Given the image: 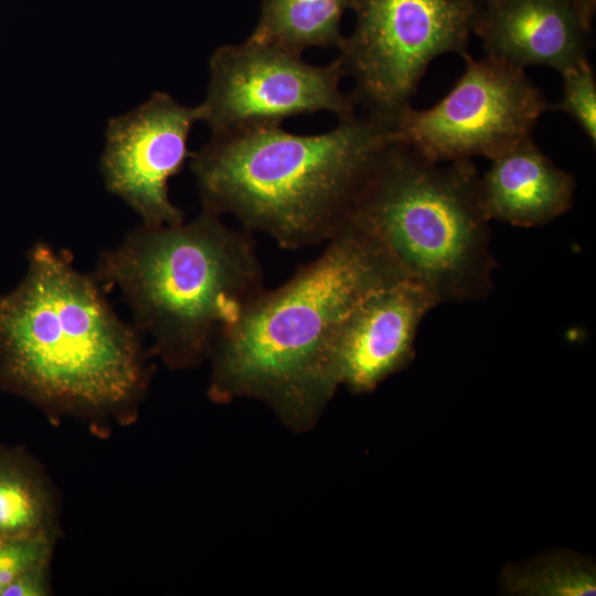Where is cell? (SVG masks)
I'll return each instance as SVG.
<instances>
[{
    "instance_id": "obj_9",
    "label": "cell",
    "mask_w": 596,
    "mask_h": 596,
    "mask_svg": "<svg viewBox=\"0 0 596 596\" xmlns=\"http://www.w3.org/2000/svg\"><path fill=\"white\" fill-rule=\"evenodd\" d=\"M199 105H181L156 92L139 107L109 119L100 171L107 190L146 225H174L184 213L169 198V180L191 158L188 139Z\"/></svg>"
},
{
    "instance_id": "obj_7",
    "label": "cell",
    "mask_w": 596,
    "mask_h": 596,
    "mask_svg": "<svg viewBox=\"0 0 596 596\" xmlns=\"http://www.w3.org/2000/svg\"><path fill=\"white\" fill-rule=\"evenodd\" d=\"M466 68L453 89L428 109L412 106L389 126L396 142L438 162L483 156L490 160L531 138L550 109L523 68L486 54H462Z\"/></svg>"
},
{
    "instance_id": "obj_2",
    "label": "cell",
    "mask_w": 596,
    "mask_h": 596,
    "mask_svg": "<svg viewBox=\"0 0 596 596\" xmlns=\"http://www.w3.org/2000/svg\"><path fill=\"white\" fill-rule=\"evenodd\" d=\"M142 333L124 322L92 274L45 243L0 295V387L56 414H127L149 380Z\"/></svg>"
},
{
    "instance_id": "obj_11",
    "label": "cell",
    "mask_w": 596,
    "mask_h": 596,
    "mask_svg": "<svg viewBox=\"0 0 596 596\" xmlns=\"http://www.w3.org/2000/svg\"><path fill=\"white\" fill-rule=\"evenodd\" d=\"M473 33L488 55L560 72L587 58L592 28L572 0H494L483 4Z\"/></svg>"
},
{
    "instance_id": "obj_3",
    "label": "cell",
    "mask_w": 596,
    "mask_h": 596,
    "mask_svg": "<svg viewBox=\"0 0 596 596\" xmlns=\"http://www.w3.org/2000/svg\"><path fill=\"white\" fill-rule=\"evenodd\" d=\"M392 142L391 127L363 113L318 135L281 126L211 135L189 160L203 210L231 215L243 228L298 249L327 243L349 222Z\"/></svg>"
},
{
    "instance_id": "obj_1",
    "label": "cell",
    "mask_w": 596,
    "mask_h": 596,
    "mask_svg": "<svg viewBox=\"0 0 596 596\" xmlns=\"http://www.w3.org/2000/svg\"><path fill=\"white\" fill-rule=\"evenodd\" d=\"M412 279L371 233L349 221L281 286L265 289L215 339L209 397L253 398L295 432L311 429L339 387L332 345L366 297Z\"/></svg>"
},
{
    "instance_id": "obj_10",
    "label": "cell",
    "mask_w": 596,
    "mask_h": 596,
    "mask_svg": "<svg viewBox=\"0 0 596 596\" xmlns=\"http://www.w3.org/2000/svg\"><path fill=\"white\" fill-rule=\"evenodd\" d=\"M437 305L413 279L366 297L344 319L332 345L338 385L365 394L406 369L415 356L418 327Z\"/></svg>"
},
{
    "instance_id": "obj_18",
    "label": "cell",
    "mask_w": 596,
    "mask_h": 596,
    "mask_svg": "<svg viewBox=\"0 0 596 596\" xmlns=\"http://www.w3.org/2000/svg\"><path fill=\"white\" fill-rule=\"evenodd\" d=\"M50 563L36 565L18 576L1 596H46L51 594Z\"/></svg>"
},
{
    "instance_id": "obj_5",
    "label": "cell",
    "mask_w": 596,
    "mask_h": 596,
    "mask_svg": "<svg viewBox=\"0 0 596 596\" xmlns=\"http://www.w3.org/2000/svg\"><path fill=\"white\" fill-rule=\"evenodd\" d=\"M478 179L470 159L443 164L394 141L349 221L375 236L438 304L483 299L496 263Z\"/></svg>"
},
{
    "instance_id": "obj_20",
    "label": "cell",
    "mask_w": 596,
    "mask_h": 596,
    "mask_svg": "<svg viewBox=\"0 0 596 596\" xmlns=\"http://www.w3.org/2000/svg\"><path fill=\"white\" fill-rule=\"evenodd\" d=\"M482 1H483V4H486V3L492 2L494 0H482Z\"/></svg>"
},
{
    "instance_id": "obj_16",
    "label": "cell",
    "mask_w": 596,
    "mask_h": 596,
    "mask_svg": "<svg viewBox=\"0 0 596 596\" xmlns=\"http://www.w3.org/2000/svg\"><path fill=\"white\" fill-rule=\"evenodd\" d=\"M563 97L551 108L572 116L590 142H596V78L588 60H583L560 71Z\"/></svg>"
},
{
    "instance_id": "obj_15",
    "label": "cell",
    "mask_w": 596,
    "mask_h": 596,
    "mask_svg": "<svg viewBox=\"0 0 596 596\" xmlns=\"http://www.w3.org/2000/svg\"><path fill=\"white\" fill-rule=\"evenodd\" d=\"M500 585L512 596H594L596 565L574 551L554 550L507 565Z\"/></svg>"
},
{
    "instance_id": "obj_12",
    "label": "cell",
    "mask_w": 596,
    "mask_h": 596,
    "mask_svg": "<svg viewBox=\"0 0 596 596\" xmlns=\"http://www.w3.org/2000/svg\"><path fill=\"white\" fill-rule=\"evenodd\" d=\"M478 179L480 206L490 220L523 227L550 223L572 206L574 177L528 138L491 159Z\"/></svg>"
},
{
    "instance_id": "obj_14",
    "label": "cell",
    "mask_w": 596,
    "mask_h": 596,
    "mask_svg": "<svg viewBox=\"0 0 596 596\" xmlns=\"http://www.w3.org/2000/svg\"><path fill=\"white\" fill-rule=\"evenodd\" d=\"M352 1L262 0L258 23L248 38L298 54L311 47L338 49L341 20Z\"/></svg>"
},
{
    "instance_id": "obj_6",
    "label": "cell",
    "mask_w": 596,
    "mask_h": 596,
    "mask_svg": "<svg viewBox=\"0 0 596 596\" xmlns=\"http://www.w3.org/2000/svg\"><path fill=\"white\" fill-rule=\"evenodd\" d=\"M482 0H353V31L338 46L356 105L387 125L437 56L467 51Z\"/></svg>"
},
{
    "instance_id": "obj_17",
    "label": "cell",
    "mask_w": 596,
    "mask_h": 596,
    "mask_svg": "<svg viewBox=\"0 0 596 596\" xmlns=\"http://www.w3.org/2000/svg\"><path fill=\"white\" fill-rule=\"evenodd\" d=\"M54 538L53 534H36L0 540V596L22 573L50 563Z\"/></svg>"
},
{
    "instance_id": "obj_19",
    "label": "cell",
    "mask_w": 596,
    "mask_h": 596,
    "mask_svg": "<svg viewBox=\"0 0 596 596\" xmlns=\"http://www.w3.org/2000/svg\"><path fill=\"white\" fill-rule=\"evenodd\" d=\"M585 23L592 28L596 12V0H572ZM593 29V28H592Z\"/></svg>"
},
{
    "instance_id": "obj_4",
    "label": "cell",
    "mask_w": 596,
    "mask_h": 596,
    "mask_svg": "<svg viewBox=\"0 0 596 596\" xmlns=\"http://www.w3.org/2000/svg\"><path fill=\"white\" fill-rule=\"evenodd\" d=\"M96 281L117 288L151 352L172 370L207 360L217 336L266 289L253 233L201 210L190 222L132 230L100 253Z\"/></svg>"
},
{
    "instance_id": "obj_8",
    "label": "cell",
    "mask_w": 596,
    "mask_h": 596,
    "mask_svg": "<svg viewBox=\"0 0 596 596\" xmlns=\"http://www.w3.org/2000/svg\"><path fill=\"white\" fill-rule=\"evenodd\" d=\"M209 75L199 108L211 135L281 126L288 118L319 111L338 120L358 114L352 94L340 87L345 73L338 57L313 65L301 54L247 38L219 46L209 60Z\"/></svg>"
},
{
    "instance_id": "obj_13",
    "label": "cell",
    "mask_w": 596,
    "mask_h": 596,
    "mask_svg": "<svg viewBox=\"0 0 596 596\" xmlns=\"http://www.w3.org/2000/svg\"><path fill=\"white\" fill-rule=\"evenodd\" d=\"M56 501L38 464L20 449L0 445V540L56 530Z\"/></svg>"
}]
</instances>
